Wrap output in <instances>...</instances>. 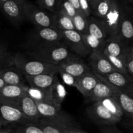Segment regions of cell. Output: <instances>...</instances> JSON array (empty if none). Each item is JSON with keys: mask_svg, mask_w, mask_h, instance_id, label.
I'll list each match as a JSON object with an SVG mask.
<instances>
[{"mask_svg": "<svg viewBox=\"0 0 133 133\" xmlns=\"http://www.w3.org/2000/svg\"><path fill=\"white\" fill-rule=\"evenodd\" d=\"M103 54L105 56V57L107 58L108 61H109V62L112 65V66L114 68L116 71L125 74V75H130L128 71H127V69L125 67L124 64L122 62V61L119 58H118L116 57H114V56L110 55L107 54V53H103Z\"/></svg>", "mask_w": 133, "mask_h": 133, "instance_id": "34", "label": "cell"}, {"mask_svg": "<svg viewBox=\"0 0 133 133\" xmlns=\"http://www.w3.org/2000/svg\"><path fill=\"white\" fill-rule=\"evenodd\" d=\"M0 103L18 109L33 123H38L41 118L35 101L25 94L17 97H0Z\"/></svg>", "mask_w": 133, "mask_h": 133, "instance_id": "4", "label": "cell"}, {"mask_svg": "<svg viewBox=\"0 0 133 133\" xmlns=\"http://www.w3.org/2000/svg\"><path fill=\"white\" fill-rule=\"evenodd\" d=\"M88 34L99 39L105 40L107 38L106 31L101 19L94 16L88 18Z\"/></svg>", "mask_w": 133, "mask_h": 133, "instance_id": "24", "label": "cell"}, {"mask_svg": "<svg viewBox=\"0 0 133 133\" xmlns=\"http://www.w3.org/2000/svg\"><path fill=\"white\" fill-rule=\"evenodd\" d=\"M62 0H38L36 3L40 8L55 13L58 10Z\"/></svg>", "mask_w": 133, "mask_h": 133, "instance_id": "35", "label": "cell"}, {"mask_svg": "<svg viewBox=\"0 0 133 133\" xmlns=\"http://www.w3.org/2000/svg\"><path fill=\"white\" fill-rule=\"evenodd\" d=\"M10 1V0H0V3H4L5 2V1Z\"/></svg>", "mask_w": 133, "mask_h": 133, "instance_id": "47", "label": "cell"}, {"mask_svg": "<svg viewBox=\"0 0 133 133\" xmlns=\"http://www.w3.org/2000/svg\"><path fill=\"white\" fill-rule=\"evenodd\" d=\"M58 73L61 75V78H62V81H63V82L65 84L68 86H70V87H76L77 81L78 78L72 76L71 75L65 72V71H62L61 70H58Z\"/></svg>", "mask_w": 133, "mask_h": 133, "instance_id": "38", "label": "cell"}, {"mask_svg": "<svg viewBox=\"0 0 133 133\" xmlns=\"http://www.w3.org/2000/svg\"><path fill=\"white\" fill-rule=\"evenodd\" d=\"M5 85H6V84H5V83L3 82V81L2 79H0V89H1V88H3V87Z\"/></svg>", "mask_w": 133, "mask_h": 133, "instance_id": "45", "label": "cell"}, {"mask_svg": "<svg viewBox=\"0 0 133 133\" xmlns=\"http://www.w3.org/2000/svg\"><path fill=\"white\" fill-rule=\"evenodd\" d=\"M14 56H12L5 45L0 43V64L5 68L14 66Z\"/></svg>", "mask_w": 133, "mask_h": 133, "instance_id": "33", "label": "cell"}, {"mask_svg": "<svg viewBox=\"0 0 133 133\" xmlns=\"http://www.w3.org/2000/svg\"><path fill=\"white\" fill-rule=\"evenodd\" d=\"M4 66H3V65H1V64H0V70H1V69H3V68H4Z\"/></svg>", "mask_w": 133, "mask_h": 133, "instance_id": "49", "label": "cell"}, {"mask_svg": "<svg viewBox=\"0 0 133 133\" xmlns=\"http://www.w3.org/2000/svg\"><path fill=\"white\" fill-rule=\"evenodd\" d=\"M13 131L14 133H44L38 123L27 122L16 125Z\"/></svg>", "mask_w": 133, "mask_h": 133, "instance_id": "32", "label": "cell"}, {"mask_svg": "<svg viewBox=\"0 0 133 133\" xmlns=\"http://www.w3.org/2000/svg\"><path fill=\"white\" fill-rule=\"evenodd\" d=\"M65 133H68V132H65Z\"/></svg>", "mask_w": 133, "mask_h": 133, "instance_id": "50", "label": "cell"}, {"mask_svg": "<svg viewBox=\"0 0 133 133\" xmlns=\"http://www.w3.org/2000/svg\"><path fill=\"white\" fill-rule=\"evenodd\" d=\"M100 133H123L119 129L116 127L115 125L101 127Z\"/></svg>", "mask_w": 133, "mask_h": 133, "instance_id": "40", "label": "cell"}, {"mask_svg": "<svg viewBox=\"0 0 133 133\" xmlns=\"http://www.w3.org/2000/svg\"><path fill=\"white\" fill-rule=\"evenodd\" d=\"M86 112L94 123L101 127L116 125L122 119L110 114L99 102H94L87 107Z\"/></svg>", "mask_w": 133, "mask_h": 133, "instance_id": "8", "label": "cell"}, {"mask_svg": "<svg viewBox=\"0 0 133 133\" xmlns=\"http://www.w3.org/2000/svg\"><path fill=\"white\" fill-rule=\"evenodd\" d=\"M122 62L124 64L125 67L127 69L129 74L132 76L133 75V48L132 45H131L123 56L122 58Z\"/></svg>", "mask_w": 133, "mask_h": 133, "instance_id": "36", "label": "cell"}, {"mask_svg": "<svg viewBox=\"0 0 133 133\" xmlns=\"http://www.w3.org/2000/svg\"><path fill=\"white\" fill-rule=\"evenodd\" d=\"M0 122H2L5 126L8 125L16 126L27 122H32L18 109L1 103Z\"/></svg>", "mask_w": 133, "mask_h": 133, "instance_id": "11", "label": "cell"}, {"mask_svg": "<svg viewBox=\"0 0 133 133\" xmlns=\"http://www.w3.org/2000/svg\"><path fill=\"white\" fill-rule=\"evenodd\" d=\"M79 4L82 13L87 18L91 16L92 10L88 0H79Z\"/></svg>", "mask_w": 133, "mask_h": 133, "instance_id": "39", "label": "cell"}, {"mask_svg": "<svg viewBox=\"0 0 133 133\" xmlns=\"http://www.w3.org/2000/svg\"><path fill=\"white\" fill-rule=\"evenodd\" d=\"M94 72V71H93ZM95 75L101 81L103 82L105 84H107L110 88L113 90L114 94H115V97L118 99V102H119V105H120L121 107H122V110H123L124 115L126 116L129 118L131 119H132L133 118V99L132 97L130 96L125 92L122 91V90L119 89L117 88L115 86L112 85L110 84L109 81L106 80L105 78L103 77L101 75L95 73Z\"/></svg>", "mask_w": 133, "mask_h": 133, "instance_id": "12", "label": "cell"}, {"mask_svg": "<svg viewBox=\"0 0 133 133\" xmlns=\"http://www.w3.org/2000/svg\"><path fill=\"white\" fill-rule=\"evenodd\" d=\"M27 53L33 59L55 66L66 60L78 57L62 41L50 45L30 48Z\"/></svg>", "mask_w": 133, "mask_h": 133, "instance_id": "1", "label": "cell"}, {"mask_svg": "<svg viewBox=\"0 0 133 133\" xmlns=\"http://www.w3.org/2000/svg\"><path fill=\"white\" fill-rule=\"evenodd\" d=\"M25 18L32 22L36 28L53 27V14L25 1L24 5Z\"/></svg>", "mask_w": 133, "mask_h": 133, "instance_id": "7", "label": "cell"}, {"mask_svg": "<svg viewBox=\"0 0 133 133\" xmlns=\"http://www.w3.org/2000/svg\"><path fill=\"white\" fill-rule=\"evenodd\" d=\"M99 81V79L93 71H91L78 78L75 88L82 94L84 98L88 99Z\"/></svg>", "mask_w": 133, "mask_h": 133, "instance_id": "18", "label": "cell"}, {"mask_svg": "<svg viewBox=\"0 0 133 133\" xmlns=\"http://www.w3.org/2000/svg\"></svg>", "mask_w": 133, "mask_h": 133, "instance_id": "52", "label": "cell"}, {"mask_svg": "<svg viewBox=\"0 0 133 133\" xmlns=\"http://www.w3.org/2000/svg\"><path fill=\"white\" fill-rule=\"evenodd\" d=\"M131 45H125L116 34L107 38L103 53L118 57L122 61L123 56Z\"/></svg>", "mask_w": 133, "mask_h": 133, "instance_id": "16", "label": "cell"}, {"mask_svg": "<svg viewBox=\"0 0 133 133\" xmlns=\"http://www.w3.org/2000/svg\"><path fill=\"white\" fill-rule=\"evenodd\" d=\"M2 126H5V125L3 124V123H2L1 122H0V129H1V127H2Z\"/></svg>", "mask_w": 133, "mask_h": 133, "instance_id": "46", "label": "cell"}, {"mask_svg": "<svg viewBox=\"0 0 133 133\" xmlns=\"http://www.w3.org/2000/svg\"><path fill=\"white\" fill-rule=\"evenodd\" d=\"M26 0H10L0 3V9L14 24H19L25 18L24 5Z\"/></svg>", "mask_w": 133, "mask_h": 133, "instance_id": "10", "label": "cell"}, {"mask_svg": "<svg viewBox=\"0 0 133 133\" xmlns=\"http://www.w3.org/2000/svg\"><path fill=\"white\" fill-rule=\"evenodd\" d=\"M62 32V42L72 53L79 57H85L90 54L84 44L81 35L75 30Z\"/></svg>", "mask_w": 133, "mask_h": 133, "instance_id": "9", "label": "cell"}, {"mask_svg": "<svg viewBox=\"0 0 133 133\" xmlns=\"http://www.w3.org/2000/svg\"><path fill=\"white\" fill-rule=\"evenodd\" d=\"M35 103H36L38 111L41 117L49 118L55 116L62 110L61 105L56 103L52 99Z\"/></svg>", "mask_w": 133, "mask_h": 133, "instance_id": "21", "label": "cell"}, {"mask_svg": "<svg viewBox=\"0 0 133 133\" xmlns=\"http://www.w3.org/2000/svg\"><path fill=\"white\" fill-rule=\"evenodd\" d=\"M0 79L6 85H23L25 80L23 74L14 66L0 70Z\"/></svg>", "mask_w": 133, "mask_h": 133, "instance_id": "19", "label": "cell"}, {"mask_svg": "<svg viewBox=\"0 0 133 133\" xmlns=\"http://www.w3.org/2000/svg\"><path fill=\"white\" fill-rule=\"evenodd\" d=\"M73 6H74L75 9H76L77 12L78 13H81V14H83L81 10L80 6H79V0H68Z\"/></svg>", "mask_w": 133, "mask_h": 133, "instance_id": "41", "label": "cell"}, {"mask_svg": "<svg viewBox=\"0 0 133 133\" xmlns=\"http://www.w3.org/2000/svg\"><path fill=\"white\" fill-rule=\"evenodd\" d=\"M88 62L92 71L101 75L116 71L103 52H92L90 54Z\"/></svg>", "mask_w": 133, "mask_h": 133, "instance_id": "14", "label": "cell"}, {"mask_svg": "<svg viewBox=\"0 0 133 133\" xmlns=\"http://www.w3.org/2000/svg\"><path fill=\"white\" fill-rule=\"evenodd\" d=\"M84 44L87 46V49L90 51V53L94 51L103 52L104 47L105 45V40H99L89 34H84L81 35Z\"/></svg>", "mask_w": 133, "mask_h": 133, "instance_id": "28", "label": "cell"}, {"mask_svg": "<svg viewBox=\"0 0 133 133\" xmlns=\"http://www.w3.org/2000/svg\"><path fill=\"white\" fill-rule=\"evenodd\" d=\"M94 1H96V0H88V1H89V3H90V5H91V4H92V3H93Z\"/></svg>", "mask_w": 133, "mask_h": 133, "instance_id": "48", "label": "cell"}, {"mask_svg": "<svg viewBox=\"0 0 133 133\" xmlns=\"http://www.w3.org/2000/svg\"><path fill=\"white\" fill-rule=\"evenodd\" d=\"M25 92L31 99L35 102L45 101L51 99L50 93V88L48 89H42V88H34V87L25 86Z\"/></svg>", "mask_w": 133, "mask_h": 133, "instance_id": "27", "label": "cell"}, {"mask_svg": "<svg viewBox=\"0 0 133 133\" xmlns=\"http://www.w3.org/2000/svg\"><path fill=\"white\" fill-rule=\"evenodd\" d=\"M101 76L105 78L110 84L132 97V76L125 75L118 71H113Z\"/></svg>", "mask_w": 133, "mask_h": 133, "instance_id": "15", "label": "cell"}, {"mask_svg": "<svg viewBox=\"0 0 133 133\" xmlns=\"http://www.w3.org/2000/svg\"><path fill=\"white\" fill-rule=\"evenodd\" d=\"M120 1H122V2H123V3L127 4V5H128L129 3L132 4L133 2V0H120Z\"/></svg>", "mask_w": 133, "mask_h": 133, "instance_id": "44", "label": "cell"}, {"mask_svg": "<svg viewBox=\"0 0 133 133\" xmlns=\"http://www.w3.org/2000/svg\"><path fill=\"white\" fill-rule=\"evenodd\" d=\"M13 62L14 66L19 69L23 75L58 74V66L35 59L29 60L19 53H17L14 56Z\"/></svg>", "mask_w": 133, "mask_h": 133, "instance_id": "2", "label": "cell"}, {"mask_svg": "<svg viewBox=\"0 0 133 133\" xmlns=\"http://www.w3.org/2000/svg\"><path fill=\"white\" fill-rule=\"evenodd\" d=\"M110 97H115L113 90L107 84L99 80L92 90L88 99L93 102H97L103 99Z\"/></svg>", "mask_w": 133, "mask_h": 133, "instance_id": "23", "label": "cell"}, {"mask_svg": "<svg viewBox=\"0 0 133 133\" xmlns=\"http://www.w3.org/2000/svg\"><path fill=\"white\" fill-rule=\"evenodd\" d=\"M53 14V27L61 31L75 30L72 19L61 9Z\"/></svg>", "mask_w": 133, "mask_h": 133, "instance_id": "22", "label": "cell"}, {"mask_svg": "<svg viewBox=\"0 0 133 133\" xmlns=\"http://www.w3.org/2000/svg\"><path fill=\"white\" fill-rule=\"evenodd\" d=\"M97 102L99 103L105 109H106L114 116L122 119V117L124 116L123 110L116 97H107Z\"/></svg>", "mask_w": 133, "mask_h": 133, "instance_id": "26", "label": "cell"}, {"mask_svg": "<svg viewBox=\"0 0 133 133\" xmlns=\"http://www.w3.org/2000/svg\"><path fill=\"white\" fill-rule=\"evenodd\" d=\"M23 85H5L0 89V97L10 98V97H20L25 94Z\"/></svg>", "mask_w": 133, "mask_h": 133, "instance_id": "30", "label": "cell"}, {"mask_svg": "<svg viewBox=\"0 0 133 133\" xmlns=\"http://www.w3.org/2000/svg\"><path fill=\"white\" fill-rule=\"evenodd\" d=\"M110 0H96L90 5L92 14L99 19H103L110 8Z\"/></svg>", "mask_w": 133, "mask_h": 133, "instance_id": "29", "label": "cell"}, {"mask_svg": "<svg viewBox=\"0 0 133 133\" xmlns=\"http://www.w3.org/2000/svg\"><path fill=\"white\" fill-rule=\"evenodd\" d=\"M88 18L84 14L77 13L76 15L72 18L75 31L81 35L88 33Z\"/></svg>", "mask_w": 133, "mask_h": 133, "instance_id": "31", "label": "cell"}, {"mask_svg": "<svg viewBox=\"0 0 133 133\" xmlns=\"http://www.w3.org/2000/svg\"><path fill=\"white\" fill-rule=\"evenodd\" d=\"M36 1H38V0H36Z\"/></svg>", "mask_w": 133, "mask_h": 133, "instance_id": "51", "label": "cell"}, {"mask_svg": "<svg viewBox=\"0 0 133 133\" xmlns=\"http://www.w3.org/2000/svg\"><path fill=\"white\" fill-rule=\"evenodd\" d=\"M58 68L76 78L80 77L82 75L92 71L89 66L82 61L79 57L64 61L58 65Z\"/></svg>", "mask_w": 133, "mask_h": 133, "instance_id": "13", "label": "cell"}, {"mask_svg": "<svg viewBox=\"0 0 133 133\" xmlns=\"http://www.w3.org/2000/svg\"><path fill=\"white\" fill-rule=\"evenodd\" d=\"M38 124L44 133H65L69 128L76 126L71 116L62 110L55 116L41 117Z\"/></svg>", "mask_w": 133, "mask_h": 133, "instance_id": "5", "label": "cell"}, {"mask_svg": "<svg viewBox=\"0 0 133 133\" xmlns=\"http://www.w3.org/2000/svg\"><path fill=\"white\" fill-rule=\"evenodd\" d=\"M62 41V32L54 27L36 28L30 36V48L50 45Z\"/></svg>", "mask_w": 133, "mask_h": 133, "instance_id": "6", "label": "cell"}, {"mask_svg": "<svg viewBox=\"0 0 133 133\" xmlns=\"http://www.w3.org/2000/svg\"><path fill=\"white\" fill-rule=\"evenodd\" d=\"M127 6V4L120 0H110L109 11L103 19H100L106 31L107 38L118 33Z\"/></svg>", "mask_w": 133, "mask_h": 133, "instance_id": "3", "label": "cell"}, {"mask_svg": "<svg viewBox=\"0 0 133 133\" xmlns=\"http://www.w3.org/2000/svg\"><path fill=\"white\" fill-rule=\"evenodd\" d=\"M59 9H61L63 12H64L71 19L77 13L76 9L74 8V6L68 0H62L61 5H60Z\"/></svg>", "mask_w": 133, "mask_h": 133, "instance_id": "37", "label": "cell"}, {"mask_svg": "<svg viewBox=\"0 0 133 133\" xmlns=\"http://www.w3.org/2000/svg\"><path fill=\"white\" fill-rule=\"evenodd\" d=\"M132 12V8L127 5L125 12L119 25L118 36L127 45H132L133 37V25L130 14Z\"/></svg>", "mask_w": 133, "mask_h": 133, "instance_id": "17", "label": "cell"}, {"mask_svg": "<svg viewBox=\"0 0 133 133\" xmlns=\"http://www.w3.org/2000/svg\"><path fill=\"white\" fill-rule=\"evenodd\" d=\"M56 74H40L36 75H24L29 87L48 89L53 84Z\"/></svg>", "mask_w": 133, "mask_h": 133, "instance_id": "20", "label": "cell"}, {"mask_svg": "<svg viewBox=\"0 0 133 133\" xmlns=\"http://www.w3.org/2000/svg\"><path fill=\"white\" fill-rule=\"evenodd\" d=\"M51 97L52 100L59 105H62V102L67 96V91L56 74L53 84L50 88Z\"/></svg>", "mask_w": 133, "mask_h": 133, "instance_id": "25", "label": "cell"}, {"mask_svg": "<svg viewBox=\"0 0 133 133\" xmlns=\"http://www.w3.org/2000/svg\"><path fill=\"white\" fill-rule=\"evenodd\" d=\"M66 132H68V133H87L84 131H81V129H79V128L75 126V127H70L69 128Z\"/></svg>", "mask_w": 133, "mask_h": 133, "instance_id": "42", "label": "cell"}, {"mask_svg": "<svg viewBox=\"0 0 133 133\" xmlns=\"http://www.w3.org/2000/svg\"><path fill=\"white\" fill-rule=\"evenodd\" d=\"M0 133H14L12 129H0Z\"/></svg>", "mask_w": 133, "mask_h": 133, "instance_id": "43", "label": "cell"}]
</instances>
